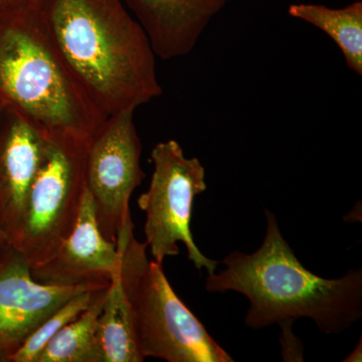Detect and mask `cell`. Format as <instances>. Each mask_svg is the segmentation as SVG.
<instances>
[{
	"mask_svg": "<svg viewBox=\"0 0 362 362\" xmlns=\"http://www.w3.org/2000/svg\"><path fill=\"white\" fill-rule=\"evenodd\" d=\"M54 44L105 116L161 96L156 56L121 0H37Z\"/></svg>",
	"mask_w": 362,
	"mask_h": 362,
	"instance_id": "1",
	"label": "cell"
},
{
	"mask_svg": "<svg viewBox=\"0 0 362 362\" xmlns=\"http://www.w3.org/2000/svg\"><path fill=\"white\" fill-rule=\"evenodd\" d=\"M267 230L262 246L252 254L235 251L223 259L221 273H207L209 293L235 291L250 302L247 327L291 325L311 319L326 334H341L362 318V270L342 277H319L305 268L282 233L277 218L266 211Z\"/></svg>",
	"mask_w": 362,
	"mask_h": 362,
	"instance_id": "2",
	"label": "cell"
},
{
	"mask_svg": "<svg viewBox=\"0 0 362 362\" xmlns=\"http://www.w3.org/2000/svg\"><path fill=\"white\" fill-rule=\"evenodd\" d=\"M0 103L45 140L88 146L107 117L62 57L37 2L0 8Z\"/></svg>",
	"mask_w": 362,
	"mask_h": 362,
	"instance_id": "3",
	"label": "cell"
},
{
	"mask_svg": "<svg viewBox=\"0 0 362 362\" xmlns=\"http://www.w3.org/2000/svg\"><path fill=\"white\" fill-rule=\"evenodd\" d=\"M116 244L142 356L168 362H233L176 295L162 264L147 258L146 243L135 239L134 223L119 233Z\"/></svg>",
	"mask_w": 362,
	"mask_h": 362,
	"instance_id": "4",
	"label": "cell"
},
{
	"mask_svg": "<svg viewBox=\"0 0 362 362\" xmlns=\"http://www.w3.org/2000/svg\"><path fill=\"white\" fill-rule=\"evenodd\" d=\"M151 161L154 169L148 190L137 204L146 216L145 243L153 261L163 264L168 257L177 256L178 243H182L197 270L214 273L218 262L202 254L190 228L194 199L207 188L206 169L195 157L187 158L173 139L154 146Z\"/></svg>",
	"mask_w": 362,
	"mask_h": 362,
	"instance_id": "5",
	"label": "cell"
},
{
	"mask_svg": "<svg viewBox=\"0 0 362 362\" xmlns=\"http://www.w3.org/2000/svg\"><path fill=\"white\" fill-rule=\"evenodd\" d=\"M86 149L45 141L28 192L21 237L14 247L30 268L49 261L75 226L86 188Z\"/></svg>",
	"mask_w": 362,
	"mask_h": 362,
	"instance_id": "6",
	"label": "cell"
},
{
	"mask_svg": "<svg viewBox=\"0 0 362 362\" xmlns=\"http://www.w3.org/2000/svg\"><path fill=\"white\" fill-rule=\"evenodd\" d=\"M141 153L133 110L107 117L86 149V188L100 230L110 242L133 223L130 199L145 178Z\"/></svg>",
	"mask_w": 362,
	"mask_h": 362,
	"instance_id": "7",
	"label": "cell"
},
{
	"mask_svg": "<svg viewBox=\"0 0 362 362\" xmlns=\"http://www.w3.org/2000/svg\"><path fill=\"white\" fill-rule=\"evenodd\" d=\"M90 289L99 288L37 282L20 251L9 244L0 247V362H7L52 312Z\"/></svg>",
	"mask_w": 362,
	"mask_h": 362,
	"instance_id": "8",
	"label": "cell"
},
{
	"mask_svg": "<svg viewBox=\"0 0 362 362\" xmlns=\"http://www.w3.org/2000/svg\"><path fill=\"white\" fill-rule=\"evenodd\" d=\"M119 266L120 251L100 230L94 202L85 188L73 230L49 261L30 272L42 284L104 288L110 285Z\"/></svg>",
	"mask_w": 362,
	"mask_h": 362,
	"instance_id": "9",
	"label": "cell"
},
{
	"mask_svg": "<svg viewBox=\"0 0 362 362\" xmlns=\"http://www.w3.org/2000/svg\"><path fill=\"white\" fill-rule=\"evenodd\" d=\"M47 140L6 107L0 112V230L13 247L23 228L28 192Z\"/></svg>",
	"mask_w": 362,
	"mask_h": 362,
	"instance_id": "10",
	"label": "cell"
},
{
	"mask_svg": "<svg viewBox=\"0 0 362 362\" xmlns=\"http://www.w3.org/2000/svg\"><path fill=\"white\" fill-rule=\"evenodd\" d=\"M161 59L182 58L228 0H126Z\"/></svg>",
	"mask_w": 362,
	"mask_h": 362,
	"instance_id": "11",
	"label": "cell"
},
{
	"mask_svg": "<svg viewBox=\"0 0 362 362\" xmlns=\"http://www.w3.org/2000/svg\"><path fill=\"white\" fill-rule=\"evenodd\" d=\"M98 341L102 362L144 361L136 339L132 306L119 270L107 288L98 323Z\"/></svg>",
	"mask_w": 362,
	"mask_h": 362,
	"instance_id": "12",
	"label": "cell"
},
{
	"mask_svg": "<svg viewBox=\"0 0 362 362\" xmlns=\"http://www.w3.org/2000/svg\"><path fill=\"white\" fill-rule=\"evenodd\" d=\"M288 13L327 33L339 47L349 68L362 75L361 1L339 9L320 4H291Z\"/></svg>",
	"mask_w": 362,
	"mask_h": 362,
	"instance_id": "13",
	"label": "cell"
},
{
	"mask_svg": "<svg viewBox=\"0 0 362 362\" xmlns=\"http://www.w3.org/2000/svg\"><path fill=\"white\" fill-rule=\"evenodd\" d=\"M107 288L94 292L88 308L47 343L35 362H102L98 323Z\"/></svg>",
	"mask_w": 362,
	"mask_h": 362,
	"instance_id": "14",
	"label": "cell"
},
{
	"mask_svg": "<svg viewBox=\"0 0 362 362\" xmlns=\"http://www.w3.org/2000/svg\"><path fill=\"white\" fill-rule=\"evenodd\" d=\"M96 290L90 289L78 293L52 312L33 331L20 349L9 356L7 362H35L47 343L88 308Z\"/></svg>",
	"mask_w": 362,
	"mask_h": 362,
	"instance_id": "15",
	"label": "cell"
},
{
	"mask_svg": "<svg viewBox=\"0 0 362 362\" xmlns=\"http://www.w3.org/2000/svg\"><path fill=\"white\" fill-rule=\"evenodd\" d=\"M37 1V0H0V8L28 6V4H35Z\"/></svg>",
	"mask_w": 362,
	"mask_h": 362,
	"instance_id": "16",
	"label": "cell"
},
{
	"mask_svg": "<svg viewBox=\"0 0 362 362\" xmlns=\"http://www.w3.org/2000/svg\"><path fill=\"white\" fill-rule=\"evenodd\" d=\"M361 342V340L359 343ZM347 358L349 359H345L344 361H361V346H359V344L357 345L356 349H354V351Z\"/></svg>",
	"mask_w": 362,
	"mask_h": 362,
	"instance_id": "17",
	"label": "cell"
},
{
	"mask_svg": "<svg viewBox=\"0 0 362 362\" xmlns=\"http://www.w3.org/2000/svg\"><path fill=\"white\" fill-rule=\"evenodd\" d=\"M2 108H4V106H2V104L0 103V112H1ZM8 244L7 243V240L6 239V237H4V233H1V230H0V247L4 246V245Z\"/></svg>",
	"mask_w": 362,
	"mask_h": 362,
	"instance_id": "18",
	"label": "cell"
}]
</instances>
